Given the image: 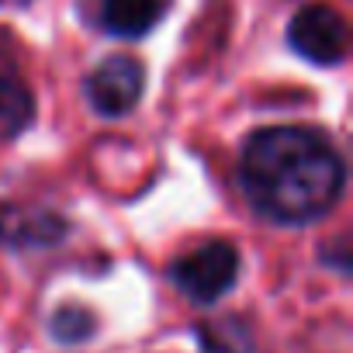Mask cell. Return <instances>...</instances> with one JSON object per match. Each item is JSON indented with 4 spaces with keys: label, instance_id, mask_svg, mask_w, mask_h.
Returning a JSON list of instances; mask_svg holds the SVG:
<instances>
[{
    "label": "cell",
    "instance_id": "9c48e42d",
    "mask_svg": "<svg viewBox=\"0 0 353 353\" xmlns=\"http://www.w3.org/2000/svg\"><path fill=\"white\" fill-rule=\"evenodd\" d=\"M94 329H97V319L87 308H59L49 322V332L59 343H83L94 336Z\"/></svg>",
    "mask_w": 353,
    "mask_h": 353
},
{
    "label": "cell",
    "instance_id": "ba28073f",
    "mask_svg": "<svg viewBox=\"0 0 353 353\" xmlns=\"http://www.w3.org/2000/svg\"><path fill=\"white\" fill-rule=\"evenodd\" d=\"M198 339H201V353H256V343L239 319L205 322L198 329Z\"/></svg>",
    "mask_w": 353,
    "mask_h": 353
},
{
    "label": "cell",
    "instance_id": "277c9868",
    "mask_svg": "<svg viewBox=\"0 0 353 353\" xmlns=\"http://www.w3.org/2000/svg\"><path fill=\"white\" fill-rule=\"evenodd\" d=\"M142 87H145L142 63L132 56H111L87 77V101L94 104L97 114L121 118L139 104Z\"/></svg>",
    "mask_w": 353,
    "mask_h": 353
},
{
    "label": "cell",
    "instance_id": "5b68a950",
    "mask_svg": "<svg viewBox=\"0 0 353 353\" xmlns=\"http://www.w3.org/2000/svg\"><path fill=\"white\" fill-rule=\"evenodd\" d=\"M66 236V222L52 212L0 205V246H52Z\"/></svg>",
    "mask_w": 353,
    "mask_h": 353
},
{
    "label": "cell",
    "instance_id": "8992f818",
    "mask_svg": "<svg viewBox=\"0 0 353 353\" xmlns=\"http://www.w3.org/2000/svg\"><path fill=\"white\" fill-rule=\"evenodd\" d=\"M159 0H104L101 21L118 39H139L159 21Z\"/></svg>",
    "mask_w": 353,
    "mask_h": 353
},
{
    "label": "cell",
    "instance_id": "52a82bcc",
    "mask_svg": "<svg viewBox=\"0 0 353 353\" xmlns=\"http://www.w3.org/2000/svg\"><path fill=\"white\" fill-rule=\"evenodd\" d=\"M32 114H35V101L25 80L0 73V139L21 135L32 125Z\"/></svg>",
    "mask_w": 353,
    "mask_h": 353
},
{
    "label": "cell",
    "instance_id": "6da1fadb",
    "mask_svg": "<svg viewBox=\"0 0 353 353\" xmlns=\"http://www.w3.org/2000/svg\"><path fill=\"white\" fill-rule=\"evenodd\" d=\"M239 181L263 219L305 225L332 212L346 184V170L322 132L277 125L250 135L239 159Z\"/></svg>",
    "mask_w": 353,
    "mask_h": 353
},
{
    "label": "cell",
    "instance_id": "7a4b0ae2",
    "mask_svg": "<svg viewBox=\"0 0 353 353\" xmlns=\"http://www.w3.org/2000/svg\"><path fill=\"white\" fill-rule=\"evenodd\" d=\"M173 284L198 305H215L225 291H232L239 277V253L232 243L215 239L184 256H176L170 267Z\"/></svg>",
    "mask_w": 353,
    "mask_h": 353
},
{
    "label": "cell",
    "instance_id": "3957f363",
    "mask_svg": "<svg viewBox=\"0 0 353 353\" xmlns=\"http://www.w3.org/2000/svg\"><path fill=\"white\" fill-rule=\"evenodd\" d=\"M288 42L298 56L319 63V66H336L346 56L350 35H346V21L336 8L329 4H308L301 8L291 25H288Z\"/></svg>",
    "mask_w": 353,
    "mask_h": 353
},
{
    "label": "cell",
    "instance_id": "30bf717a",
    "mask_svg": "<svg viewBox=\"0 0 353 353\" xmlns=\"http://www.w3.org/2000/svg\"><path fill=\"white\" fill-rule=\"evenodd\" d=\"M0 4H28V0H0Z\"/></svg>",
    "mask_w": 353,
    "mask_h": 353
}]
</instances>
